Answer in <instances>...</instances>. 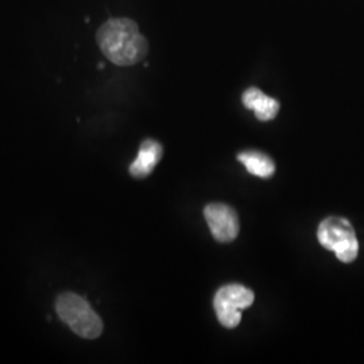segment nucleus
<instances>
[{
  "label": "nucleus",
  "instance_id": "f257e3e1",
  "mask_svg": "<svg viewBox=\"0 0 364 364\" xmlns=\"http://www.w3.org/2000/svg\"><path fill=\"white\" fill-rule=\"evenodd\" d=\"M96 41L105 57L117 66L136 65L149 53L147 39L129 18L107 21L97 30Z\"/></svg>",
  "mask_w": 364,
  "mask_h": 364
},
{
  "label": "nucleus",
  "instance_id": "f03ea898",
  "mask_svg": "<svg viewBox=\"0 0 364 364\" xmlns=\"http://www.w3.org/2000/svg\"><path fill=\"white\" fill-rule=\"evenodd\" d=\"M55 312L77 336L93 340L103 333V321L90 302L76 293L68 291L55 299Z\"/></svg>",
  "mask_w": 364,
  "mask_h": 364
},
{
  "label": "nucleus",
  "instance_id": "7ed1b4c3",
  "mask_svg": "<svg viewBox=\"0 0 364 364\" xmlns=\"http://www.w3.org/2000/svg\"><path fill=\"white\" fill-rule=\"evenodd\" d=\"M317 237L320 245L333 251L340 262L351 263L358 258L359 242L351 223L347 219L332 216L321 221Z\"/></svg>",
  "mask_w": 364,
  "mask_h": 364
},
{
  "label": "nucleus",
  "instance_id": "20e7f679",
  "mask_svg": "<svg viewBox=\"0 0 364 364\" xmlns=\"http://www.w3.org/2000/svg\"><path fill=\"white\" fill-rule=\"evenodd\" d=\"M254 299V291L243 285L232 284L221 287L213 299V308L221 326L230 329L239 326L242 311L250 308Z\"/></svg>",
  "mask_w": 364,
  "mask_h": 364
},
{
  "label": "nucleus",
  "instance_id": "39448f33",
  "mask_svg": "<svg viewBox=\"0 0 364 364\" xmlns=\"http://www.w3.org/2000/svg\"><path fill=\"white\" fill-rule=\"evenodd\" d=\"M204 216L208 223L212 236L220 243H231L240 231L239 216L230 205L215 203L204 208Z\"/></svg>",
  "mask_w": 364,
  "mask_h": 364
},
{
  "label": "nucleus",
  "instance_id": "423d86ee",
  "mask_svg": "<svg viewBox=\"0 0 364 364\" xmlns=\"http://www.w3.org/2000/svg\"><path fill=\"white\" fill-rule=\"evenodd\" d=\"M164 156L162 144L156 139H146L139 147L138 156L131 164L130 173L135 178H146L156 169L158 162Z\"/></svg>",
  "mask_w": 364,
  "mask_h": 364
},
{
  "label": "nucleus",
  "instance_id": "0eeeda50",
  "mask_svg": "<svg viewBox=\"0 0 364 364\" xmlns=\"http://www.w3.org/2000/svg\"><path fill=\"white\" fill-rule=\"evenodd\" d=\"M242 103L247 109L254 111L255 117H258L260 122L273 120L279 112V103L254 87L245 91L242 96Z\"/></svg>",
  "mask_w": 364,
  "mask_h": 364
},
{
  "label": "nucleus",
  "instance_id": "6e6552de",
  "mask_svg": "<svg viewBox=\"0 0 364 364\" xmlns=\"http://www.w3.org/2000/svg\"><path fill=\"white\" fill-rule=\"evenodd\" d=\"M237 159L245 165L248 173L260 178H270L275 171L273 159L262 151L248 150L237 156Z\"/></svg>",
  "mask_w": 364,
  "mask_h": 364
}]
</instances>
